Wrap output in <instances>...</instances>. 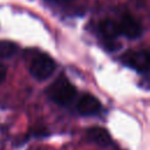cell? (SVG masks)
Wrapping results in <instances>:
<instances>
[{"label":"cell","instance_id":"6da1fadb","mask_svg":"<svg viewBox=\"0 0 150 150\" xmlns=\"http://www.w3.org/2000/svg\"><path fill=\"white\" fill-rule=\"evenodd\" d=\"M47 96L59 105H68L76 96V88L64 76H60L47 88Z\"/></svg>","mask_w":150,"mask_h":150},{"label":"cell","instance_id":"7a4b0ae2","mask_svg":"<svg viewBox=\"0 0 150 150\" xmlns=\"http://www.w3.org/2000/svg\"><path fill=\"white\" fill-rule=\"evenodd\" d=\"M56 69L55 61L47 54L35 55L29 63V74L38 81H45L52 76Z\"/></svg>","mask_w":150,"mask_h":150},{"label":"cell","instance_id":"3957f363","mask_svg":"<svg viewBox=\"0 0 150 150\" xmlns=\"http://www.w3.org/2000/svg\"><path fill=\"white\" fill-rule=\"evenodd\" d=\"M122 62L141 74H146L149 71L148 50H129L123 54Z\"/></svg>","mask_w":150,"mask_h":150},{"label":"cell","instance_id":"277c9868","mask_svg":"<svg viewBox=\"0 0 150 150\" xmlns=\"http://www.w3.org/2000/svg\"><path fill=\"white\" fill-rule=\"evenodd\" d=\"M118 28L120 34L128 39H137L143 33V27L141 22L135 16L128 13L121 16V20L118 21Z\"/></svg>","mask_w":150,"mask_h":150},{"label":"cell","instance_id":"5b68a950","mask_svg":"<svg viewBox=\"0 0 150 150\" xmlns=\"http://www.w3.org/2000/svg\"><path fill=\"white\" fill-rule=\"evenodd\" d=\"M102 110L101 102L90 94H84L77 102V111L83 116H94Z\"/></svg>","mask_w":150,"mask_h":150},{"label":"cell","instance_id":"8992f818","mask_svg":"<svg viewBox=\"0 0 150 150\" xmlns=\"http://www.w3.org/2000/svg\"><path fill=\"white\" fill-rule=\"evenodd\" d=\"M87 138L91 143L98 146H109L111 144V137L109 132L102 127H93L87 130Z\"/></svg>","mask_w":150,"mask_h":150},{"label":"cell","instance_id":"52a82bcc","mask_svg":"<svg viewBox=\"0 0 150 150\" xmlns=\"http://www.w3.org/2000/svg\"><path fill=\"white\" fill-rule=\"evenodd\" d=\"M98 30L100 34L102 35L103 39L109 40V41H114L120 34V28H118V22L111 19H105L102 20L98 23Z\"/></svg>","mask_w":150,"mask_h":150},{"label":"cell","instance_id":"ba28073f","mask_svg":"<svg viewBox=\"0 0 150 150\" xmlns=\"http://www.w3.org/2000/svg\"><path fill=\"white\" fill-rule=\"evenodd\" d=\"M18 52V46L8 40L0 41V59H11Z\"/></svg>","mask_w":150,"mask_h":150},{"label":"cell","instance_id":"9c48e42d","mask_svg":"<svg viewBox=\"0 0 150 150\" xmlns=\"http://www.w3.org/2000/svg\"><path fill=\"white\" fill-rule=\"evenodd\" d=\"M6 76H7V67L0 63V84L6 80Z\"/></svg>","mask_w":150,"mask_h":150},{"label":"cell","instance_id":"30bf717a","mask_svg":"<svg viewBox=\"0 0 150 150\" xmlns=\"http://www.w3.org/2000/svg\"><path fill=\"white\" fill-rule=\"evenodd\" d=\"M53 1H55L56 4H60V5H68V4L73 2L74 0H53Z\"/></svg>","mask_w":150,"mask_h":150},{"label":"cell","instance_id":"8fae6325","mask_svg":"<svg viewBox=\"0 0 150 150\" xmlns=\"http://www.w3.org/2000/svg\"><path fill=\"white\" fill-rule=\"evenodd\" d=\"M114 150H120V149H114Z\"/></svg>","mask_w":150,"mask_h":150}]
</instances>
